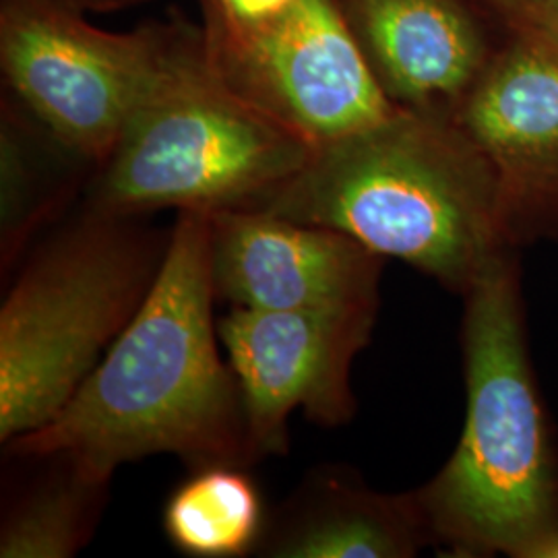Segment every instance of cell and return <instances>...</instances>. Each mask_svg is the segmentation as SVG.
Listing matches in <instances>:
<instances>
[{
    "mask_svg": "<svg viewBox=\"0 0 558 558\" xmlns=\"http://www.w3.org/2000/svg\"><path fill=\"white\" fill-rule=\"evenodd\" d=\"M209 211H179L137 315L48 424L11 440L106 484L122 463L179 456L195 468L253 458L239 383L218 350Z\"/></svg>",
    "mask_w": 558,
    "mask_h": 558,
    "instance_id": "obj_1",
    "label": "cell"
},
{
    "mask_svg": "<svg viewBox=\"0 0 558 558\" xmlns=\"http://www.w3.org/2000/svg\"><path fill=\"white\" fill-rule=\"evenodd\" d=\"M257 211L338 230L461 292L507 239V199L490 160L439 112L398 108L313 149Z\"/></svg>",
    "mask_w": 558,
    "mask_h": 558,
    "instance_id": "obj_2",
    "label": "cell"
},
{
    "mask_svg": "<svg viewBox=\"0 0 558 558\" xmlns=\"http://www.w3.org/2000/svg\"><path fill=\"white\" fill-rule=\"evenodd\" d=\"M465 299V426L418 500L430 532L458 550L525 557L558 532V482L507 259Z\"/></svg>",
    "mask_w": 558,
    "mask_h": 558,
    "instance_id": "obj_3",
    "label": "cell"
},
{
    "mask_svg": "<svg viewBox=\"0 0 558 558\" xmlns=\"http://www.w3.org/2000/svg\"><path fill=\"white\" fill-rule=\"evenodd\" d=\"M313 149L216 75L195 27L98 166L92 211L133 218L156 209H253Z\"/></svg>",
    "mask_w": 558,
    "mask_h": 558,
    "instance_id": "obj_4",
    "label": "cell"
},
{
    "mask_svg": "<svg viewBox=\"0 0 558 558\" xmlns=\"http://www.w3.org/2000/svg\"><path fill=\"white\" fill-rule=\"evenodd\" d=\"M100 216L48 242L0 308V440L38 430L137 315L166 248Z\"/></svg>",
    "mask_w": 558,
    "mask_h": 558,
    "instance_id": "obj_5",
    "label": "cell"
},
{
    "mask_svg": "<svg viewBox=\"0 0 558 558\" xmlns=\"http://www.w3.org/2000/svg\"><path fill=\"white\" fill-rule=\"evenodd\" d=\"M71 0H0L7 87L71 154L100 166L195 32L182 21L112 34Z\"/></svg>",
    "mask_w": 558,
    "mask_h": 558,
    "instance_id": "obj_6",
    "label": "cell"
},
{
    "mask_svg": "<svg viewBox=\"0 0 558 558\" xmlns=\"http://www.w3.org/2000/svg\"><path fill=\"white\" fill-rule=\"evenodd\" d=\"M201 34L216 75L313 147L373 126L399 108L333 0H296L253 27L203 23Z\"/></svg>",
    "mask_w": 558,
    "mask_h": 558,
    "instance_id": "obj_7",
    "label": "cell"
},
{
    "mask_svg": "<svg viewBox=\"0 0 558 558\" xmlns=\"http://www.w3.org/2000/svg\"><path fill=\"white\" fill-rule=\"evenodd\" d=\"M375 308L259 311L232 306L218 323L239 383L253 458L288 449V418L323 426L352 418V360L368 343Z\"/></svg>",
    "mask_w": 558,
    "mask_h": 558,
    "instance_id": "obj_8",
    "label": "cell"
},
{
    "mask_svg": "<svg viewBox=\"0 0 558 558\" xmlns=\"http://www.w3.org/2000/svg\"><path fill=\"white\" fill-rule=\"evenodd\" d=\"M216 299L259 311L377 306L380 255L338 230L257 209L209 211Z\"/></svg>",
    "mask_w": 558,
    "mask_h": 558,
    "instance_id": "obj_9",
    "label": "cell"
},
{
    "mask_svg": "<svg viewBox=\"0 0 558 558\" xmlns=\"http://www.w3.org/2000/svg\"><path fill=\"white\" fill-rule=\"evenodd\" d=\"M399 108L439 112L478 80L484 48L456 0H333Z\"/></svg>",
    "mask_w": 558,
    "mask_h": 558,
    "instance_id": "obj_10",
    "label": "cell"
},
{
    "mask_svg": "<svg viewBox=\"0 0 558 558\" xmlns=\"http://www.w3.org/2000/svg\"><path fill=\"white\" fill-rule=\"evenodd\" d=\"M458 122L495 166L507 209L558 191V41H521L465 94Z\"/></svg>",
    "mask_w": 558,
    "mask_h": 558,
    "instance_id": "obj_11",
    "label": "cell"
},
{
    "mask_svg": "<svg viewBox=\"0 0 558 558\" xmlns=\"http://www.w3.org/2000/svg\"><path fill=\"white\" fill-rule=\"evenodd\" d=\"M430 530L418 499H391L336 476L308 482L260 536L274 558L412 557Z\"/></svg>",
    "mask_w": 558,
    "mask_h": 558,
    "instance_id": "obj_12",
    "label": "cell"
},
{
    "mask_svg": "<svg viewBox=\"0 0 558 558\" xmlns=\"http://www.w3.org/2000/svg\"><path fill=\"white\" fill-rule=\"evenodd\" d=\"M163 530L189 557H242L263 536L259 488L240 465L199 468L168 500Z\"/></svg>",
    "mask_w": 558,
    "mask_h": 558,
    "instance_id": "obj_13",
    "label": "cell"
},
{
    "mask_svg": "<svg viewBox=\"0 0 558 558\" xmlns=\"http://www.w3.org/2000/svg\"><path fill=\"white\" fill-rule=\"evenodd\" d=\"M64 461V459H60ZM66 470L44 482L9 511L0 530L2 558H69L92 536L106 484Z\"/></svg>",
    "mask_w": 558,
    "mask_h": 558,
    "instance_id": "obj_14",
    "label": "cell"
},
{
    "mask_svg": "<svg viewBox=\"0 0 558 558\" xmlns=\"http://www.w3.org/2000/svg\"><path fill=\"white\" fill-rule=\"evenodd\" d=\"M296 0H201L203 23L221 27H253L278 17Z\"/></svg>",
    "mask_w": 558,
    "mask_h": 558,
    "instance_id": "obj_15",
    "label": "cell"
},
{
    "mask_svg": "<svg viewBox=\"0 0 558 558\" xmlns=\"http://www.w3.org/2000/svg\"><path fill=\"white\" fill-rule=\"evenodd\" d=\"M534 9L546 36L558 41V0H542Z\"/></svg>",
    "mask_w": 558,
    "mask_h": 558,
    "instance_id": "obj_16",
    "label": "cell"
},
{
    "mask_svg": "<svg viewBox=\"0 0 558 558\" xmlns=\"http://www.w3.org/2000/svg\"><path fill=\"white\" fill-rule=\"evenodd\" d=\"M73 4H77L81 11H120V9H129V7H137L149 0H71Z\"/></svg>",
    "mask_w": 558,
    "mask_h": 558,
    "instance_id": "obj_17",
    "label": "cell"
},
{
    "mask_svg": "<svg viewBox=\"0 0 558 558\" xmlns=\"http://www.w3.org/2000/svg\"><path fill=\"white\" fill-rule=\"evenodd\" d=\"M525 558H558V532L538 542Z\"/></svg>",
    "mask_w": 558,
    "mask_h": 558,
    "instance_id": "obj_18",
    "label": "cell"
},
{
    "mask_svg": "<svg viewBox=\"0 0 558 558\" xmlns=\"http://www.w3.org/2000/svg\"><path fill=\"white\" fill-rule=\"evenodd\" d=\"M502 2H505V0H502ZM507 2H518V4H532V7H536L542 0H507Z\"/></svg>",
    "mask_w": 558,
    "mask_h": 558,
    "instance_id": "obj_19",
    "label": "cell"
}]
</instances>
